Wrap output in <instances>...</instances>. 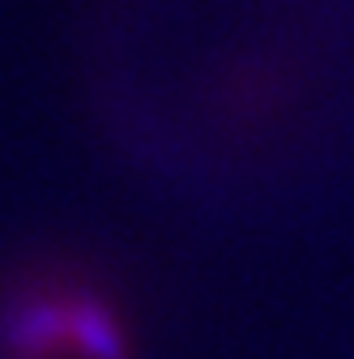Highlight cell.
Masks as SVG:
<instances>
[{"label":"cell","instance_id":"6da1fadb","mask_svg":"<svg viewBox=\"0 0 354 359\" xmlns=\"http://www.w3.org/2000/svg\"><path fill=\"white\" fill-rule=\"evenodd\" d=\"M69 334L81 342V351L90 355V359H124L120 334L107 321V312H99V308H77L73 317H69Z\"/></svg>","mask_w":354,"mask_h":359}]
</instances>
